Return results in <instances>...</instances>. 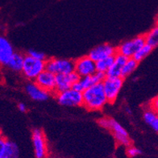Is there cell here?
Listing matches in <instances>:
<instances>
[{
  "label": "cell",
  "instance_id": "obj_15",
  "mask_svg": "<svg viewBox=\"0 0 158 158\" xmlns=\"http://www.w3.org/2000/svg\"><path fill=\"white\" fill-rule=\"evenodd\" d=\"M127 57H125L123 55L116 53L114 55V59L113 61L112 65L110 66L109 70L106 73V77H121V73L122 69L123 68Z\"/></svg>",
  "mask_w": 158,
  "mask_h": 158
},
{
  "label": "cell",
  "instance_id": "obj_23",
  "mask_svg": "<svg viewBox=\"0 0 158 158\" xmlns=\"http://www.w3.org/2000/svg\"><path fill=\"white\" fill-rule=\"evenodd\" d=\"M157 113L155 112L153 110H152L151 108H149L148 106H147V108H145V110H143V118L144 122H145L147 124L150 125L152 124V123L155 120V118L157 116Z\"/></svg>",
  "mask_w": 158,
  "mask_h": 158
},
{
  "label": "cell",
  "instance_id": "obj_12",
  "mask_svg": "<svg viewBox=\"0 0 158 158\" xmlns=\"http://www.w3.org/2000/svg\"><path fill=\"white\" fill-rule=\"evenodd\" d=\"M79 78V75L74 71L67 74L56 75V93L71 89Z\"/></svg>",
  "mask_w": 158,
  "mask_h": 158
},
{
  "label": "cell",
  "instance_id": "obj_9",
  "mask_svg": "<svg viewBox=\"0 0 158 158\" xmlns=\"http://www.w3.org/2000/svg\"><path fill=\"white\" fill-rule=\"evenodd\" d=\"M96 71V62L89 56H81L74 60V72L80 77L93 75Z\"/></svg>",
  "mask_w": 158,
  "mask_h": 158
},
{
  "label": "cell",
  "instance_id": "obj_2",
  "mask_svg": "<svg viewBox=\"0 0 158 158\" xmlns=\"http://www.w3.org/2000/svg\"><path fill=\"white\" fill-rule=\"evenodd\" d=\"M98 123L100 127L108 130L112 134L118 145L128 147L131 144V139L127 130L115 119L110 117H102L98 119Z\"/></svg>",
  "mask_w": 158,
  "mask_h": 158
},
{
  "label": "cell",
  "instance_id": "obj_10",
  "mask_svg": "<svg viewBox=\"0 0 158 158\" xmlns=\"http://www.w3.org/2000/svg\"><path fill=\"white\" fill-rule=\"evenodd\" d=\"M38 86L49 94L56 93V75L44 69L34 81Z\"/></svg>",
  "mask_w": 158,
  "mask_h": 158
},
{
  "label": "cell",
  "instance_id": "obj_6",
  "mask_svg": "<svg viewBox=\"0 0 158 158\" xmlns=\"http://www.w3.org/2000/svg\"><path fill=\"white\" fill-rule=\"evenodd\" d=\"M145 44L144 35H138L136 37L122 42L118 47H116L117 53L123 55L127 58H131L135 54V52Z\"/></svg>",
  "mask_w": 158,
  "mask_h": 158
},
{
  "label": "cell",
  "instance_id": "obj_16",
  "mask_svg": "<svg viewBox=\"0 0 158 158\" xmlns=\"http://www.w3.org/2000/svg\"><path fill=\"white\" fill-rule=\"evenodd\" d=\"M23 60H24V56L23 54L15 52V53L9 60L8 63L6 64V67L15 73H21L22 69H23Z\"/></svg>",
  "mask_w": 158,
  "mask_h": 158
},
{
  "label": "cell",
  "instance_id": "obj_5",
  "mask_svg": "<svg viewBox=\"0 0 158 158\" xmlns=\"http://www.w3.org/2000/svg\"><path fill=\"white\" fill-rule=\"evenodd\" d=\"M31 141L35 158H47L49 156L48 141L43 130L33 129L31 132Z\"/></svg>",
  "mask_w": 158,
  "mask_h": 158
},
{
  "label": "cell",
  "instance_id": "obj_27",
  "mask_svg": "<svg viewBox=\"0 0 158 158\" xmlns=\"http://www.w3.org/2000/svg\"><path fill=\"white\" fill-rule=\"evenodd\" d=\"M6 140H7V139H6L4 135L1 133V131H0V158L2 156L3 151H4Z\"/></svg>",
  "mask_w": 158,
  "mask_h": 158
},
{
  "label": "cell",
  "instance_id": "obj_22",
  "mask_svg": "<svg viewBox=\"0 0 158 158\" xmlns=\"http://www.w3.org/2000/svg\"><path fill=\"white\" fill-rule=\"evenodd\" d=\"M152 50H153V48H152L151 46L145 44L143 47H141V48H139L137 52H135V54L133 56V58L135 59L137 62H140L141 60H143V59L146 58V57L152 52Z\"/></svg>",
  "mask_w": 158,
  "mask_h": 158
},
{
  "label": "cell",
  "instance_id": "obj_11",
  "mask_svg": "<svg viewBox=\"0 0 158 158\" xmlns=\"http://www.w3.org/2000/svg\"><path fill=\"white\" fill-rule=\"evenodd\" d=\"M116 53V47L110 44H102L92 48L88 56L96 62L102 59L114 56Z\"/></svg>",
  "mask_w": 158,
  "mask_h": 158
},
{
  "label": "cell",
  "instance_id": "obj_30",
  "mask_svg": "<svg viewBox=\"0 0 158 158\" xmlns=\"http://www.w3.org/2000/svg\"><path fill=\"white\" fill-rule=\"evenodd\" d=\"M47 158H56V156H48Z\"/></svg>",
  "mask_w": 158,
  "mask_h": 158
},
{
  "label": "cell",
  "instance_id": "obj_25",
  "mask_svg": "<svg viewBox=\"0 0 158 158\" xmlns=\"http://www.w3.org/2000/svg\"><path fill=\"white\" fill-rule=\"evenodd\" d=\"M126 154L129 157H135V156H139L141 154V150L139 148H136L135 146H128L127 147V150H126Z\"/></svg>",
  "mask_w": 158,
  "mask_h": 158
},
{
  "label": "cell",
  "instance_id": "obj_1",
  "mask_svg": "<svg viewBox=\"0 0 158 158\" xmlns=\"http://www.w3.org/2000/svg\"><path fill=\"white\" fill-rule=\"evenodd\" d=\"M82 106L89 111H98L108 103L102 83L93 85L82 93Z\"/></svg>",
  "mask_w": 158,
  "mask_h": 158
},
{
  "label": "cell",
  "instance_id": "obj_19",
  "mask_svg": "<svg viewBox=\"0 0 158 158\" xmlns=\"http://www.w3.org/2000/svg\"><path fill=\"white\" fill-rule=\"evenodd\" d=\"M138 64H139V62H137L133 57L127 58V60H126V62H125L124 65H123V69H122L121 77H123V79H125L126 77L130 76L135 69H137Z\"/></svg>",
  "mask_w": 158,
  "mask_h": 158
},
{
  "label": "cell",
  "instance_id": "obj_4",
  "mask_svg": "<svg viewBox=\"0 0 158 158\" xmlns=\"http://www.w3.org/2000/svg\"><path fill=\"white\" fill-rule=\"evenodd\" d=\"M45 69L54 75L67 74L74 71V60L63 58L48 59L45 61Z\"/></svg>",
  "mask_w": 158,
  "mask_h": 158
},
{
  "label": "cell",
  "instance_id": "obj_14",
  "mask_svg": "<svg viewBox=\"0 0 158 158\" xmlns=\"http://www.w3.org/2000/svg\"><path fill=\"white\" fill-rule=\"evenodd\" d=\"M15 53L10 42L3 35H0V65L6 66L9 60Z\"/></svg>",
  "mask_w": 158,
  "mask_h": 158
},
{
  "label": "cell",
  "instance_id": "obj_31",
  "mask_svg": "<svg viewBox=\"0 0 158 158\" xmlns=\"http://www.w3.org/2000/svg\"><path fill=\"white\" fill-rule=\"evenodd\" d=\"M156 21H157V24H158V18H157V20H156Z\"/></svg>",
  "mask_w": 158,
  "mask_h": 158
},
{
  "label": "cell",
  "instance_id": "obj_13",
  "mask_svg": "<svg viewBox=\"0 0 158 158\" xmlns=\"http://www.w3.org/2000/svg\"><path fill=\"white\" fill-rule=\"evenodd\" d=\"M25 91L30 98L36 102H44L48 100L50 94L38 86L34 81H31L25 85Z\"/></svg>",
  "mask_w": 158,
  "mask_h": 158
},
{
  "label": "cell",
  "instance_id": "obj_8",
  "mask_svg": "<svg viewBox=\"0 0 158 158\" xmlns=\"http://www.w3.org/2000/svg\"><path fill=\"white\" fill-rule=\"evenodd\" d=\"M56 101L61 106L76 107L82 106V94L73 88L55 93Z\"/></svg>",
  "mask_w": 158,
  "mask_h": 158
},
{
  "label": "cell",
  "instance_id": "obj_17",
  "mask_svg": "<svg viewBox=\"0 0 158 158\" xmlns=\"http://www.w3.org/2000/svg\"><path fill=\"white\" fill-rule=\"evenodd\" d=\"M95 84L97 83H96L95 80H94V76L90 75V76L80 77L78 81L73 84L72 88L75 90H77V91L82 93L85 89H88V88L92 86L93 85H95Z\"/></svg>",
  "mask_w": 158,
  "mask_h": 158
},
{
  "label": "cell",
  "instance_id": "obj_18",
  "mask_svg": "<svg viewBox=\"0 0 158 158\" xmlns=\"http://www.w3.org/2000/svg\"><path fill=\"white\" fill-rule=\"evenodd\" d=\"M1 158H19V147L15 142L8 139L6 140L4 151Z\"/></svg>",
  "mask_w": 158,
  "mask_h": 158
},
{
  "label": "cell",
  "instance_id": "obj_28",
  "mask_svg": "<svg viewBox=\"0 0 158 158\" xmlns=\"http://www.w3.org/2000/svg\"><path fill=\"white\" fill-rule=\"evenodd\" d=\"M150 126H151V127L153 129V131H155L156 133L158 134V114L157 116H156V118H155V120L152 122V124L150 125Z\"/></svg>",
  "mask_w": 158,
  "mask_h": 158
},
{
  "label": "cell",
  "instance_id": "obj_21",
  "mask_svg": "<svg viewBox=\"0 0 158 158\" xmlns=\"http://www.w3.org/2000/svg\"><path fill=\"white\" fill-rule=\"evenodd\" d=\"M114 59V56H112L102 59L98 61H96V69H97V71L106 73L109 70L110 66L112 65Z\"/></svg>",
  "mask_w": 158,
  "mask_h": 158
},
{
  "label": "cell",
  "instance_id": "obj_26",
  "mask_svg": "<svg viewBox=\"0 0 158 158\" xmlns=\"http://www.w3.org/2000/svg\"><path fill=\"white\" fill-rule=\"evenodd\" d=\"M148 106L158 114V95L152 98L148 103Z\"/></svg>",
  "mask_w": 158,
  "mask_h": 158
},
{
  "label": "cell",
  "instance_id": "obj_7",
  "mask_svg": "<svg viewBox=\"0 0 158 158\" xmlns=\"http://www.w3.org/2000/svg\"><path fill=\"white\" fill-rule=\"evenodd\" d=\"M124 79L123 77H106L102 81L104 92L108 103H113L116 101L121 89L123 87Z\"/></svg>",
  "mask_w": 158,
  "mask_h": 158
},
{
  "label": "cell",
  "instance_id": "obj_24",
  "mask_svg": "<svg viewBox=\"0 0 158 158\" xmlns=\"http://www.w3.org/2000/svg\"><path fill=\"white\" fill-rule=\"evenodd\" d=\"M28 56L33 57V58L36 59V60H46V56L44 52H40V51H37L35 49H30L27 53Z\"/></svg>",
  "mask_w": 158,
  "mask_h": 158
},
{
  "label": "cell",
  "instance_id": "obj_3",
  "mask_svg": "<svg viewBox=\"0 0 158 158\" xmlns=\"http://www.w3.org/2000/svg\"><path fill=\"white\" fill-rule=\"evenodd\" d=\"M45 61L46 60H36L27 54L25 55L21 73L25 78L34 81L38 75L45 69Z\"/></svg>",
  "mask_w": 158,
  "mask_h": 158
},
{
  "label": "cell",
  "instance_id": "obj_29",
  "mask_svg": "<svg viewBox=\"0 0 158 158\" xmlns=\"http://www.w3.org/2000/svg\"><path fill=\"white\" fill-rule=\"evenodd\" d=\"M18 109H19V111L21 112H26V110H27V106L25 105L23 102H19L18 104Z\"/></svg>",
  "mask_w": 158,
  "mask_h": 158
},
{
  "label": "cell",
  "instance_id": "obj_20",
  "mask_svg": "<svg viewBox=\"0 0 158 158\" xmlns=\"http://www.w3.org/2000/svg\"><path fill=\"white\" fill-rule=\"evenodd\" d=\"M144 38L146 44L151 46L152 48H156L158 46V24L144 35Z\"/></svg>",
  "mask_w": 158,
  "mask_h": 158
}]
</instances>
